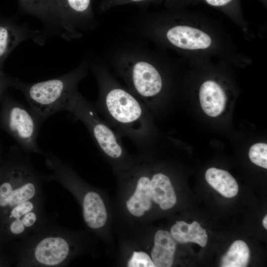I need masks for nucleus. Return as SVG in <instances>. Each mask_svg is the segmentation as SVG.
<instances>
[{
  "mask_svg": "<svg viewBox=\"0 0 267 267\" xmlns=\"http://www.w3.org/2000/svg\"><path fill=\"white\" fill-rule=\"evenodd\" d=\"M28 153L12 147L0 169V220L6 231L17 237L34 229L41 219L42 178Z\"/></svg>",
  "mask_w": 267,
  "mask_h": 267,
  "instance_id": "f257e3e1",
  "label": "nucleus"
},
{
  "mask_svg": "<svg viewBox=\"0 0 267 267\" xmlns=\"http://www.w3.org/2000/svg\"><path fill=\"white\" fill-rule=\"evenodd\" d=\"M99 86L94 106L120 137L128 138L142 151L151 146L154 136L150 110L131 91L105 72L96 69Z\"/></svg>",
  "mask_w": 267,
  "mask_h": 267,
  "instance_id": "f03ea898",
  "label": "nucleus"
},
{
  "mask_svg": "<svg viewBox=\"0 0 267 267\" xmlns=\"http://www.w3.org/2000/svg\"><path fill=\"white\" fill-rule=\"evenodd\" d=\"M87 66L77 68L56 78L37 83L20 81L16 86L24 95L30 109L42 125L48 118L63 111L78 84L86 76Z\"/></svg>",
  "mask_w": 267,
  "mask_h": 267,
  "instance_id": "7ed1b4c3",
  "label": "nucleus"
},
{
  "mask_svg": "<svg viewBox=\"0 0 267 267\" xmlns=\"http://www.w3.org/2000/svg\"><path fill=\"white\" fill-rule=\"evenodd\" d=\"M64 111L82 122L99 150L110 159L119 160L127 155L120 136L98 114L94 105L77 89L67 102Z\"/></svg>",
  "mask_w": 267,
  "mask_h": 267,
  "instance_id": "20e7f679",
  "label": "nucleus"
},
{
  "mask_svg": "<svg viewBox=\"0 0 267 267\" xmlns=\"http://www.w3.org/2000/svg\"><path fill=\"white\" fill-rule=\"evenodd\" d=\"M0 126L27 153L43 154L37 137L40 128L36 117L29 109L4 93L0 98Z\"/></svg>",
  "mask_w": 267,
  "mask_h": 267,
  "instance_id": "39448f33",
  "label": "nucleus"
},
{
  "mask_svg": "<svg viewBox=\"0 0 267 267\" xmlns=\"http://www.w3.org/2000/svg\"><path fill=\"white\" fill-rule=\"evenodd\" d=\"M70 252V246L62 233L47 232L38 235L24 249L23 264L43 267L62 266Z\"/></svg>",
  "mask_w": 267,
  "mask_h": 267,
  "instance_id": "423d86ee",
  "label": "nucleus"
},
{
  "mask_svg": "<svg viewBox=\"0 0 267 267\" xmlns=\"http://www.w3.org/2000/svg\"><path fill=\"white\" fill-rule=\"evenodd\" d=\"M122 74L130 91L151 111L163 88L162 78L158 70L149 62L139 61L124 70Z\"/></svg>",
  "mask_w": 267,
  "mask_h": 267,
  "instance_id": "0eeeda50",
  "label": "nucleus"
},
{
  "mask_svg": "<svg viewBox=\"0 0 267 267\" xmlns=\"http://www.w3.org/2000/svg\"><path fill=\"white\" fill-rule=\"evenodd\" d=\"M29 39L40 45L45 41L42 31L31 29L26 23L0 19V74H3V64L10 53L20 43Z\"/></svg>",
  "mask_w": 267,
  "mask_h": 267,
  "instance_id": "6e6552de",
  "label": "nucleus"
},
{
  "mask_svg": "<svg viewBox=\"0 0 267 267\" xmlns=\"http://www.w3.org/2000/svg\"><path fill=\"white\" fill-rule=\"evenodd\" d=\"M166 36L174 45L185 49H205L212 43L211 37L208 34L187 26L172 27L167 31Z\"/></svg>",
  "mask_w": 267,
  "mask_h": 267,
  "instance_id": "1a4fd4ad",
  "label": "nucleus"
},
{
  "mask_svg": "<svg viewBox=\"0 0 267 267\" xmlns=\"http://www.w3.org/2000/svg\"><path fill=\"white\" fill-rule=\"evenodd\" d=\"M199 99L204 112L215 117L224 110L226 98L222 88L216 82L209 80L203 83L199 90Z\"/></svg>",
  "mask_w": 267,
  "mask_h": 267,
  "instance_id": "9d476101",
  "label": "nucleus"
},
{
  "mask_svg": "<svg viewBox=\"0 0 267 267\" xmlns=\"http://www.w3.org/2000/svg\"><path fill=\"white\" fill-rule=\"evenodd\" d=\"M176 245V241L170 232L158 230L154 236V244L151 251V257L155 267H172Z\"/></svg>",
  "mask_w": 267,
  "mask_h": 267,
  "instance_id": "9b49d317",
  "label": "nucleus"
},
{
  "mask_svg": "<svg viewBox=\"0 0 267 267\" xmlns=\"http://www.w3.org/2000/svg\"><path fill=\"white\" fill-rule=\"evenodd\" d=\"M149 186L152 200L163 210L172 208L177 202V196L170 178L157 173L150 178Z\"/></svg>",
  "mask_w": 267,
  "mask_h": 267,
  "instance_id": "f8f14e48",
  "label": "nucleus"
},
{
  "mask_svg": "<svg viewBox=\"0 0 267 267\" xmlns=\"http://www.w3.org/2000/svg\"><path fill=\"white\" fill-rule=\"evenodd\" d=\"M82 207L84 219L90 228L98 229L105 224L107 212L98 193L94 191L86 193L83 198Z\"/></svg>",
  "mask_w": 267,
  "mask_h": 267,
  "instance_id": "ddd939ff",
  "label": "nucleus"
},
{
  "mask_svg": "<svg viewBox=\"0 0 267 267\" xmlns=\"http://www.w3.org/2000/svg\"><path fill=\"white\" fill-rule=\"evenodd\" d=\"M149 182L148 176H141L137 179L134 193L126 202L128 211L135 217H141L151 207L152 198Z\"/></svg>",
  "mask_w": 267,
  "mask_h": 267,
  "instance_id": "4468645a",
  "label": "nucleus"
},
{
  "mask_svg": "<svg viewBox=\"0 0 267 267\" xmlns=\"http://www.w3.org/2000/svg\"><path fill=\"white\" fill-rule=\"evenodd\" d=\"M170 233L176 241L180 243L194 242L201 247L207 244L206 230L196 221L191 224L184 221H177L171 227Z\"/></svg>",
  "mask_w": 267,
  "mask_h": 267,
  "instance_id": "2eb2a0df",
  "label": "nucleus"
},
{
  "mask_svg": "<svg viewBox=\"0 0 267 267\" xmlns=\"http://www.w3.org/2000/svg\"><path fill=\"white\" fill-rule=\"evenodd\" d=\"M208 183L223 196L231 198L238 192V185L235 178L227 171L211 168L205 173Z\"/></svg>",
  "mask_w": 267,
  "mask_h": 267,
  "instance_id": "dca6fc26",
  "label": "nucleus"
},
{
  "mask_svg": "<svg viewBox=\"0 0 267 267\" xmlns=\"http://www.w3.org/2000/svg\"><path fill=\"white\" fill-rule=\"evenodd\" d=\"M250 259V250L247 244L242 240H236L230 246L221 259L222 267H245Z\"/></svg>",
  "mask_w": 267,
  "mask_h": 267,
  "instance_id": "f3484780",
  "label": "nucleus"
},
{
  "mask_svg": "<svg viewBox=\"0 0 267 267\" xmlns=\"http://www.w3.org/2000/svg\"><path fill=\"white\" fill-rule=\"evenodd\" d=\"M90 0H66L67 5L72 13V27L83 28L87 26L85 21L86 13L88 10Z\"/></svg>",
  "mask_w": 267,
  "mask_h": 267,
  "instance_id": "a211bd4d",
  "label": "nucleus"
},
{
  "mask_svg": "<svg viewBox=\"0 0 267 267\" xmlns=\"http://www.w3.org/2000/svg\"><path fill=\"white\" fill-rule=\"evenodd\" d=\"M249 157L255 165L267 169V144L261 142L252 145L249 149Z\"/></svg>",
  "mask_w": 267,
  "mask_h": 267,
  "instance_id": "6ab92c4d",
  "label": "nucleus"
},
{
  "mask_svg": "<svg viewBox=\"0 0 267 267\" xmlns=\"http://www.w3.org/2000/svg\"><path fill=\"white\" fill-rule=\"evenodd\" d=\"M129 267H155L149 256L143 252H133L128 263Z\"/></svg>",
  "mask_w": 267,
  "mask_h": 267,
  "instance_id": "aec40b11",
  "label": "nucleus"
},
{
  "mask_svg": "<svg viewBox=\"0 0 267 267\" xmlns=\"http://www.w3.org/2000/svg\"><path fill=\"white\" fill-rule=\"evenodd\" d=\"M20 81L19 78L7 76L4 73L0 74V98L8 88H15Z\"/></svg>",
  "mask_w": 267,
  "mask_h": 267,
  "instance_id": "412c9836",
  "label": "nucleus"
},
{
  "mask_svg": "<svg viewBox=\"0 0 267 267\" xmlns=\"http://www.w3.org/2000/svg\"><path fill=\"white\" fill-rule=\"evenodd\" d=\"M205 0L208 3H209V4L211 5L219 6L224 5L228 3L231 0Z\"/></svg>",
  "mask_w": 267,
  "mask_h": 267,
  "instance_id": "4be33fe9",
  "label": "nucleus"
},
{
  "mask_svg": "<svg viewBox=\"0 0 267 267\" xmlns=\"http://www.w3.org/2000/svg\"><path fill=\"white\" fill-rule=\"evenodd\" d=\"M263 224L265 229H267V216H265L263 220Z\"/></svg>",
  "mask_w": 267,
  "mask_h": 267,
  "instance_id": "5701e85b",
  "label": "nucleus"
},
{
  "mask_svg": "<svg viewBox=\"0 0 267 267\" xmlns=\"http://www.w3.org/2000/svg\"><path fill=\"white\" fill-rule=\"evenodd\" d=\"M133 1H135V2H137V1H143V0H131Z\"/></svg>",
  "mask_w": 267,
  "mask_h": 267,
  "instance_id": "b1692460",
  "label": "nucleus"
},
{
  "mask_svg": "<svg viewBox=\"0 0 267 267\" xmlns=\"http://www.w3.org/2000/svg\"><path fill=\"white\" fill-rule=\"evenodd\" d=\"M29 0V1H30V0Z\"/></svg>",
  "mask_w": 267,
  "mask_h": 267,
  "instance_id": "393cba45",
  "label": "nucleus"
}]
</instances>
